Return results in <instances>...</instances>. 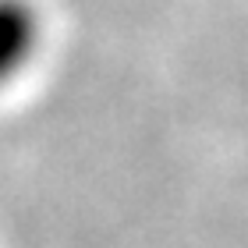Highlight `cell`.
Returning <instances> with one entry per match:
<instances>
[{
	"label": "cell",
	"instance_id": "6da1fadb",
	"mask_svg": "<svg viewBox=\"0 0 248 248\" xmlns=\"http://www.w3.org/2000/svg\"><path fill=\"white\" fill-rule=\"evenodd\" d=\"M36 46V15L25 0H0V82H7Z\"/></svg>",
	"mask_w": 248,
	"mask_h": 248
}]
</instances>
